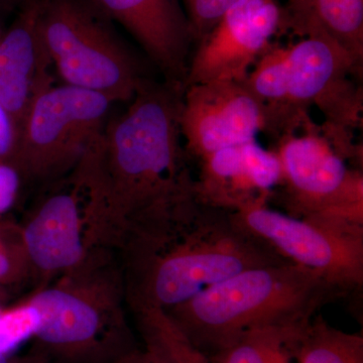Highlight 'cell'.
Segmentation results:
<instances>
[{"label":"cell","mask_w":363,"mask_h":363,"mask_svg":"<svg viewBox=\"0 0 363 363\" xmlns=\"http://www.w3.org/2000/svg\"><path fill=\"white\" fill-rule=\"evenodd\" d=\"M184 89L145 79L72 172L84 203L88 252L121 257L178 233L204 208L182 138Z\"/></svg>","instance_id":"cell-1"},{"label":"cell","mask_w":363,"mask_h":363,"mask_svg":"<svg viewBox=\"0 0 363 363\" xmlns=\"http://www.w3.org/2000/svg\"><path fill=\"white\" fill-rule=\"evenodd\" d=\"M362 67L328 38L272 44L245 79L262 107V133L276 143L314 123L310 111L316 108L334 150L362 164L355 133L362 128Z\"/></svg>","instance_id":"cell-2"},{"label":"cell","mask_w":363,"mask_h":363,"mask_svg":"<svg viewBox=\"0 0 363 363\" xmlns=\"http://www.w3.org/2000/svg\"><path fill=\"white\" fill-rule=\"evenodd\" d=\"M119 259L133 313L166 311L241 272L288 262L233 211L209 207L178 233Z\"/></svg>","instance_id":"cell-3"},{"label":"cell","mask_w":363,"mask_h":363,"mask_svg":"<svg viewBox=\"0 0 363 363\" xmlns=\"http://www.w3.org/2000/svg\"><path fill=\"white\" fill-rule=\"evenodd\" d=\"M343 295L318 272L284 262L241 272L164 312L210 357L250 332L303 330Z\"/></svg>","instance_id":"cell-4"},{"label":"cell","mask_w":363,"mask_h":363,"mask_svg":"<svg viewBox=\"0 0 363 363\" xmlns=\"http://www.w3.org/2000/svg\"><path fill=\"white\" fill-rule=\"evenodd\" d=\"M40 315L35 337L50 352L72 362L112 355L126 347L125 286L111 250L94 248L71 271L28 298Z\"/></svg>","instance_id":"cell-5"},{"label":"cell","mask_w":363,"mask_h":363,"mask_svg":"<svg viewBox=\"0 0 363 363\" xmlns=\"http://www.w3.org/2000/svg\"><path fill=\"white\" fill-rule=\"evenodd\" d=\"M87 0H42L38 28L64 84L130 102L147 76L138 60Z\"/></svg>","instance_id":"cell-6"},{"label":"cell","mask_w":363,"mask_h":363,"mask_svg":"<svg viewBox=\"0 0 363 363\" xmlns=\"http://www.w3.org/2000/svg\"><path fill=\"white\" fill-rule=\"evenodd\" d=\"M113 102L71 85L40 91L21 125L14 167L21 177L48 181L72 173L109 118Z\"/></svg>","instance_id":"cell-7"},{"label":"cell","mask_w":363,"mask_h":363,"mask_svg":"<svg viewBox=\"0 0 363 363\" xmlns=\"http://www.w3.org/2000/svg\"><path fill=\"white\" fill-rule=\"evenodd\" d=\"M284 203L302 218L363 226V177L313 123L274 143Z\"/></svg>","instance_id":"cell-8"},{"label":"cell","mask_w":363,"mask_h":363,"mask_svg":"<svg viewBox=\"0 0 363 363\" xmlns=\"http://www.w3.org/2000/svg\"><path fill=\"white\" fill-rule=\"evenodd\" d=\"M236 220L284 259L321 274L343 294L363 283V226L281 213L257 203L233 211Z\"/></svg>","instance_id":"cell-9"},{"label":"cell","mask_w":363,"mask_h":363,"mask_svg":"<svg viewBox=\"0 0 363 363\" xmlns=\"http://www.w3.org/2000/svg\"><path fill=\"white\" fill-rule=\"evenodd\" d=\"M277 0H240L196 43L184 87L212 81L242 82L281 33Z\"/></svg>","instance_id":"cell-10"},{"label":"cell","mask_w":363,"mask_h":363,"mask_svg":"<svg viewBox=\"0 0 363 363\" xmlns=\"http://www.w3.org/2000/svg\"><path fill=\"white\" fill-rule=\"evenodd\" d=\"M262 107L245 81H212L186 86L180 125L193 164L213 152L257 140Z\"/></svg>","instance_id":"cell-11"},{"label":"cell","mask_w":363,"mask_h":363,"mask_svg":"<svg viewBox=\"0 0 363 363\" xmlns=\"http://www.w3.org/2000/svg\"><path fill=\"white\" fill-rule=\"evenodd\" d=\"M30 276L47 286L87 257L84 203L72 182L66 190L45 197L18 227Z\"/></svg>","instance_id":"cell-12"},{"label":"cell","mask_w":363,"mask_h":363,"mask_svg":"<svg viewBox=\"0 0 363 363\" xmlns=\"http://www.w3.org/2000/svg\"><path fill=\"white\" fill-rule=\"evenodd\" d=\"M87 1L135 38L164 80L185 83L195 40L180 0Z\"/></svg>","instance_id":"cell-13"},{"label":"cell","mask_w":363,"mask_h":363,"mask_svg":"<svg viewBox=\"0 0 363 363\" xmlns=\"http://www.w3.org/2000/svg\"><path fill=\"white\" fill-rule=\"evenodd\" d=\"M196 187L202 206L238 211L267 203L281 182V164L274 150L257 140L226 147L196 164Z\"/></svg>","instance_id":"cell-14"},{"label":"cell","mask_w":363,"mask_h":363,"mask_svg":"<svg viewBox=\"0 0 363 363\" xmlns=\"http://www.w3.org/2000/svg\"><path fill=\"white\" fill-rule=\"evenodd\" d=\"M42 0H28L0 38V100L18 128L40 91L52 84V63L40 37Z\"/></svg>","instance_id":"cell-15"},{"label":"cell","mask_w":363,"mask_h":363,"mask_svg":"<svg viewBox=\"0 0 363 363\" xmlns=\"http://www.w3.org/2000/svg\"><path fill=\"white\" fill-rule=\"evenodd\" d=\"M288 33L328 38L363 65V0H288L281 33Z\"/></svg>","instance_id":"cell-16"},{"label":"cell","mask_w":363,"mask_h":363,"mask_svg":"<svg viewBox=\"0 0 363 363\" xmlns=\"http://www.w3.org/2000/svg\"><path fill=\"white\" fill-rule=\"evenodd\" d=\"M294 355L295 363H363V337L315 316L298 336Z\"/></svg>","instance_id":"cell-17"},{"label":"cell","mask_w":363,"mask_h":363,"mask_svg":"<svg viewBox=\"0 0 363 363\" xmlns=\"http://www.w3.org/2000/svg\"><path fill=\"white\" fill-rule=\"evenodd\" d=\"M303 330L250 332L208 357L211 363H295V347Z\"/></svg>","instance_id":"cell-18"},{"label":"cell","mask_w":363,"mask_h":363,"mask_svg":"<svg viewBox=\"0 0 363 363\" xmlns=\"http://www.w3.org/2000/svg\"><path fill=\"white\" fill-rule=\"evenodd\" d=\"M147 345L156 350L168 363H211L194 347L162 310L135 313Z\"/></svg>","instance_id":"cell-19"},{"label":"cell","mask_w":363,"mask_h":363,"mask_svg":"<svg viewBox=\"0 0 363 363\" xmlns=\"http://www.w3.org/2000/svg\"><path fill=\"white\" fill-rule=\"evenodd\" d=\"M40 326V315L30 301L13 307H0V354L7 355L35 337Z\"/></svg>","instance_id":"cell-20"},{"label":"cell","mask_w":363,"mask_h":363,"mask_svg":"<svg viewBox=\"0 0 363 363\" xmlns=\"http://www.w3.org/2000/svg\"><path fill=\"white\" fill-rule=\"evenodd\" d=\"M0 223V285L18 283L30 276L18 238V227Z\"/></svg>","instance_id":"cell-21"},{"label":"cell","mask_w":363,"mask_h":363,"mask_svg":"<svg viewBox=\"0 0 363 363\" xmlns=\"http://www.w3.org/2000/svg\"><path fill=\"white\" fill-rule=\"evenodd\" d=\"M238 1L240 0H183L195 44L205 37L225 11Z\"/></svg>","instance_id":"cell-22"},{"label":"cell","mask_w":363,"mask_h":363,"mask_svg":"<svg viewBox=\"0 0 363 363\" xmlns=\"http://www.w3.org/2000/svg\"><path fill=\"white\" fill-rule=\"evenodd\" d=\"M20 128L0 100V162L13 164L18 152Z\"/></svg>","instance_id":"cell-23"},{"label":"cell","mask_w":363,"mask_h":363,"mask_svg":"<svg viewBox=\"0 0 363 363\" xmlns=\"http://www.w3.org/2000/svg\"><path fill=\"white\" fill-rule=\"evenodd\" d=\"M18 169L9 162H0V218L13 208L21 185Z\"/></svg>","instance_id":"cell-24"},{"label":"cell","mask_w":363,"mask_h":363,"mask_svg":"<svg viewBox=\"0 0 363 363\" xmlns=\"http://www.w3.org/2000/svg\"><path fill=\"white\" fill-rule=\"evenodd\" d=\"M111 363H168L154 348L145 344L143 348L133 347L119 355Z\"/></svg>","instance_id":"cell-25"},{"label":"cell","mask_w":363,"mask_h":363,"mask_svg":"<svg viewBox=\"0 0 363 363\" xmlns=\"http://www.w3.org/2000/svg\"><path fill=\"white\" fill-rule=\"evenodd\" d=\"M11 363H49L44 354L35 353L28 357L11 358Z\"/></svg>","instance_id":"cell-26"},{"label":"cell","mask_w":363,"mask_h":363,"mask_svg":"<svg viewBox=\"0 0 363 363\" xmlns=\"http://www.w3.org/2000/svg\"><path fill=\"white\" fill-rule=\"evenodd\" d=\"M0 363H11V357L7 355L0 354Z\"/></svg>","instance_id":"cell-27"},{"label":"cell","mask_w":363,"mask_h":363,"mask_svg":"<svg viewBox=\"0 0 363 363\" xmlns=\"http://www.w3.org/2000/svg\"><path fill=\"white\" fill-rule=\"evenodd\" d=\"M0 38H1V35H0Z\"/></svg>","instance_id":"cell-28"},{"label":"cell","mask_w":363,"mask_h":363,"mask_svg":"<svg viewBox=\"0 0 363 363\" xmlns=\"http://www.w3.org/2000/svg\"><path fill=\"white\" fill-rule=\"evenodd\" d=\"M0 307H1V305H0Z\"/></svg>","instance_id":"cell-29"}]
</instances>
